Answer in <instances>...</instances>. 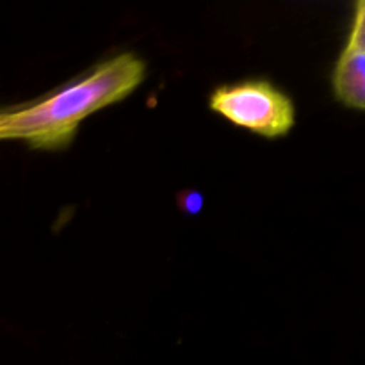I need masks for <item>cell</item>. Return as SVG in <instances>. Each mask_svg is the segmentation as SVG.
<instances>
[{
    "mask_svg": "<svg viewBox=\"0 0 365 365\" xmlns=\"http://www.w3.org/2000/svg\"><path fill=\"white\" fill-rule=\"evenodd\" d=\"M145 77V61L134 53L103 61L48 96L2 110L0 141H24L38 150L66 148L86 118L127 98Z\"/></svg>",
    "mask_w": 365,
    "mask_h": 365,
    "instance_id": "6da1fadb",
    "label": "cell"
},
{
    "mask_svg": "<svg viewBox=\"0 0 365 365\" xmlns=\"http://www.w3.org/2000/svg\"><path fill=\"white\" fill-rule=\"evenodd\" d=\"M184 198L185 200L180 203V205H182V209L187 210L189 214H196L200 209H202L203 200H202V196L198 195V192H189V195H185Z\"/></svg>",
    "mask_w": 365,
    "mask_h": 365,
    "instance_id": "5b68a950",
    "label": "cell"
},
{
    "mask_svg": "<svg viewBox=\"0 0 365 365\" xmlns=\"http://www.w3.org/2000/svg\"><path fill=\"white\" fill-rule=\"evenodd\" d=\"M209 106L237 127L264 138L287 135L296 123L292 100L267 81L220 86L210 95Z\"/></svg>",
    "mask_w": 365,
    "mask_h": 365,
    "instance_id": "7a4b0ae2",
    "label": "cell"
},
{
    "mask_svg": "<svg viewBox=\"0 0 365 365\" xmlns=\"http://www.w3.org/2000/svg\"><path fill=\"white\" fill-rule=\"evenodd\" d=\"M342 50L351 52H365V0H359L353 7L351 29Z\"/></svg>",
    "mask_w": 365,
    "mask_h": 365,
    "instance_id": "277c9868",
    "label": "cell"
},
{
    "mask_svg": "<svg viewBox=\"0 0 365 365\" xmlns=\"http://www.w3.org/2000/svg\"><path fill=\"white\" fill-rule=\"evenodd\" d=\"M331 89L342 106L365 113V52L342 50L331 73Z\"/></svg>",
    "mask_w": 365,
    "mask_h": 365,
    "instance_id": "3957f363",
    "label": "cell"
}]
</instances>
